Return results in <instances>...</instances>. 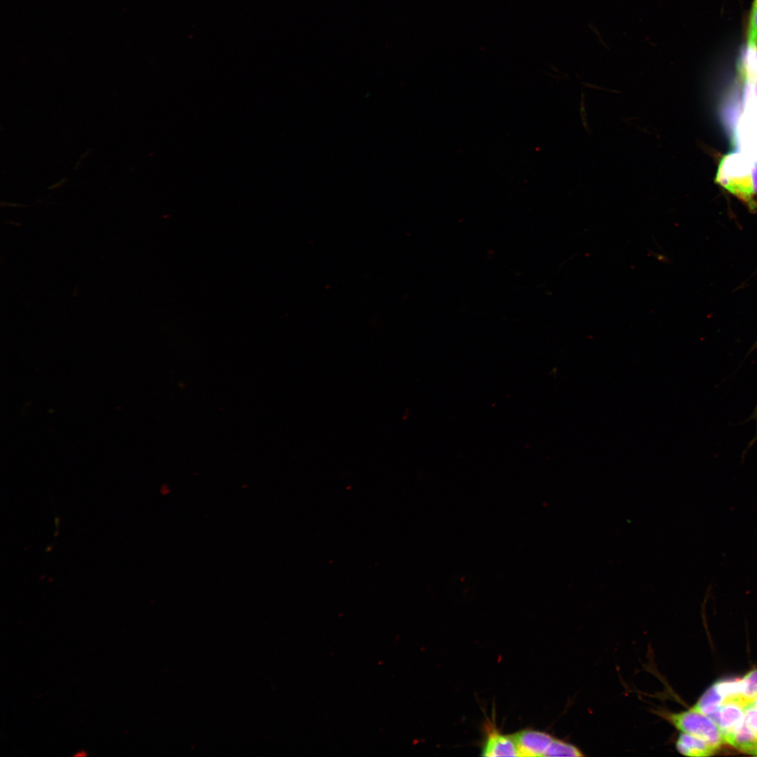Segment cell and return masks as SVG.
<instances>
[{
    "label": "cell",
    "mask_w": 757,
    "mask_h": 757,
    "mask_svg": "<svg viewBox=\"0 0 757 757\" xmlns=\"http://www.w3.org/2000/svg\"><path fill=\"white\" fill-rule=\"evenodd\" d=\"M753 705H754V706L756 707V708L757 709V696H756V698L754 699V700H753Z\"/></svg>",
    "instance_id": "14"
},
{
    "label": "cell",
    "mask_w": 757,
    "mask_h": 757,
    "mask_svg": "<svg viewBox=\"0 0 757 757\" xmlns=\"http://www.w3.org/2000/svg\"><path fill=\"white\" fill-rule=\"evenodd\" d=\"M516 744L518 756H544L554 737L550 734L532 729H525L512 735Z\"/></svg>",
    "instance_id": "4"
},
{
    "label": "cell",
    "mask_w": 757,
    "mask_h": 757,
    "mask_svg": "<svg viewBox=\"0 0 757 757\" xmlns=\"http://www.w3.org/2000/svg\"><path fill=\"white\" fill-rule=\"evenodd\" d=\"M718 727L723 739L741 728L744 723L743 707L732 702L724 703L709 716Z\"/></svg>",
    "instance_id": "5"
},
{
    "label": "cell",
    "mask_w": 757,
    "mask_h": 757,
    "mask_svg": "<svg viewBox=\"0 0 757 757\" xmlns=\"http://www.w3.org/2000/svg\"><path fill=\"white\" fill-rule=\"evenodd\" d=\"M481 756H518V751L512 735H503L496 728H491L486 734Z\"/></svg>",
    "instance_id": "6"
},
{
    "label": "cell",
    "mask_w": 757,
    "mask_h": 757,
    "mask_svg": "<svg viewBox=\"0 0 757 757\" xmlns=\"http://www.w3.org/2000/svg\"><path fill=\"white\" fill-rule=\"evenodd\" d=\"M723 742L741 751L757 756V737L745 723L735 732L725 736Z\"/></svg>",
    "instance_id": "8"
},
{
    "label": "cell",
    "mask_w": 757,
    "mask_h": 757,
    "mask_svg": "<svg viewBox=\"0 0 757 757\" xmlns=\"http://www.w3.org/2000/svg\"><path fill=\"white\" fill-rule=\"evenodd\" d=\"M723 702V698L714 684L702 695L692 708L710 716L718 709Z\"/></svg>",
    "instance_id": "9"
},
{
    "label": "cell",
    "mask_w": 757,
    "mask_h": 757,
    "mask_svg": "<svg viewBox=\"0 0 757 757\" xmlns=\"http://www.w3.org/2000/svg\"><path fill=\"white\" fill-rule=\"evenodd\" d=\"M743 709L745 724L757 737V709L751 702L744 706Z\"/></svg>",
    "instance_id": "13"
},
{
    "label": "cell",
    "mask_w": 757,
    "mask_h": 757,
    "mask_svg": "<svg viewBox=\"0 0 757 757\" xmlns=\"http://www.w3.org/2000/svg\"><path fill=\"white\" fill-rule=\"evenodd\" d=\"M753 416L755 417L756 420H757V407H756V409H755V411H754V415H753Z\"/></svg>",
    "instance_id": "15"
},
{
    "label": "cell",
    "mask_w": 757,
    "mask_h": 757,
    "mask_svg": "<svg viewBox=\"0 0 757 757\" xmlns=\"http://www.w3.org/2000/svg\"><path fill=\"white\" fill-rule=\"evenodd\" d=\"M658 714L681 732L702 738L717 748L724 743L717 725L708 716L692 707L680 712L662 710Z\"/></svg>",
    "instance_id": "2"
},
{
    "label": "cell",
    "mask_w": 757,
    "mask_h": 757,
    "mask_svg": "<svg viewBox=\"0 0 757 757\" xmlns=\"http://www.w3.org/2000/svg\"><path fill=\"white\" fill-rule=\"evenodd\" d=\"M747 87L744 113L737 127V139L743 154L757 161V90Z\"/></svg>",
    "instance_id": "3"
},
{
    "label": "cell",
    "mask_w": 757,
    "mask_h": 757,
    "mask_svg": "<svg viewBox=\"0 0 757 757\" xmlns=\"http://www.w3.org/2000/svg\"><path fill=\"white\" fill-rule=\"evenodd\" d=\"M748 49H756L757 47V0L753 2L747 30Z\"/></svg>",
    "instance_id": "12"
},
{
    "label": "cell",
    "mask_w": 757,
    "mask_h": 757,
    "mask_svg": "<svg viewBox=\"0 0 757 757\" xmlns=\"http://www.w3.org/2000/svg\"><path fill=\"white\" fill-rule=\"evenodd\" d=\"M675 745L680 753L690 757L710 756L718 749L702 738L684 732L680 733Z\"/></svg>",
    "instance_id": "7"
},
{
    "label": "cell",
    "mask_w": 757,
    "mask_h": 757,
    "mask_svg": "<svg viewBox=\"0 0 757 757\" xmlns=\"http://www.w3.org/2000/svg\"><path fill=\"white\" fill-rule=\"evenodd\" d=\"M584 754L582 751L575 745L557 738H554L544 754V756L581 757Z\"/></svg>",
    "instance_id": "10"
},
{
    "label": "cell",
    "mask_w": 757,
    "mask_h": 757,
    "mask_svg": "<svg viewBox=\"0 0 757 757\" xmlns=\"http://www.w3.org/2000/svg\"><path fill=\"white\" fill-rule=\"evenodd\" d=\"M715 182L753 209L757 194V166L742 152H732L723 156L718 166Z\"/></svg>",
    "instance_id": "1"
},
{
    "label": "cell",
    "mask_w": 757,
    "mask_h": 757,
    "mask_svg": "<svg viewBox=\"0 0 757 757\" xmlns=\"http://www.w3.org/2000/svg\"><path fill=\"white\" fill-rule=\"evenodd\" d=\"M742 694L750 702H753L757 696V669L749 671L741 678Z\"/></svg>",
    "instance_id": "11"
}]
</instances>
